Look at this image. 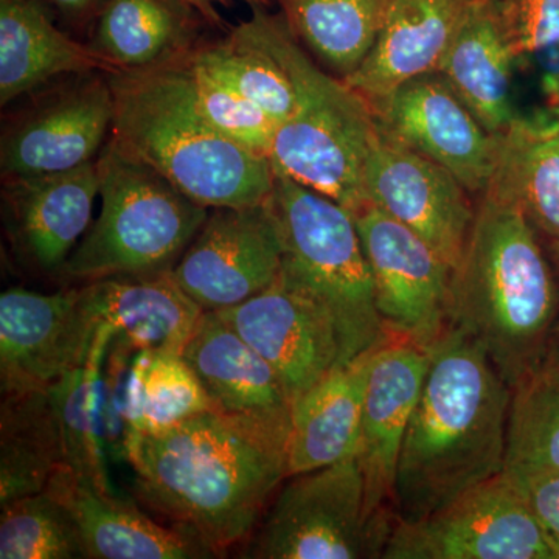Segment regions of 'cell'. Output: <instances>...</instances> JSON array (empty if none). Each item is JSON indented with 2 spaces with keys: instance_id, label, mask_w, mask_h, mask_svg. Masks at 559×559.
Segmentation results:
<instances>
[{
  "instance_id": "obj_1",
  "label": "cell",
  "mask_w": 559,
  "mask_h": 559,
  "mask_svg": "<svg viewBox=\"0 0 559 559\" xmlns=\"http://www.w3.org/2000/svg\"><path fill=\"white\" fill-rule=\"evenodd\" d=\"M290 414L210 411L130 437L135 496L216 557L248 540L288 479Z\"/></svg>"
},
{
  "instance_id": "obj_2",
  "label": "cell",
  "mask_w": 559,
  "mask_h": 559,
  "mask_svg": "<svg viewBox=\"0 0 559 559\" xmlns=\"http://www.w3.org/2000/svg\"><path fill=\"white\" fill-rule=\"evenodd\" d=\"M396 473V520L417 521L502 473L511 388L487 352L451 326L429 349Z\"/></svg>"
},
{
  "instance_id": "obj_3",
  "label": "cell",
  "mask_w": 559,
  "mask_h": 559,
  "mask_svg": "<svg viewBox=\"0 0 559 559\" xmlns=\"http://www.w3.org/2000/svg\"><path fill=\"white\" fill-rule=\"evenodd\" d=\"M558 323V282L538 231L488 189L477 198L468 245L452 274L450 325L473 337L513 388Z\"/></svg>"
},
{
  "instance_id": "obj_4",
  "label": "cell",
  "mask_w": 559,
  "mask_h": 559,
  "mask_svg": "<svg viewBox=\"0 0 559 559\" xmlns=\"http://www.w3.org/2000/svg\"><path fill=\"white\" fill-rule=\"evenodd\" d=\"M180 62L150 72H108L116 102L110 140L204 207L270 201L271 160L202 119Z\"/></svg>"
},
{
  "instance_id": "obj_5",
  "label": "cell",
  "mask_w": 559,
  "mask_h": 559,
  "mask_svg": "<svg viewBox=\"0 0 559 559\" xmlns=\"http://www.w3.org/2000/svg\"><path fill=\"white\" fill-rule=\"evenodd\" d=\"M288 72L296 94L271 151L275 176L325 194L355 212L367 204L364 171L380 134L377 114L358 92L307 53L282 14L253 7L242 21Z\"/></svg>"
},
{
  "instance_id": "obj_6",
  "label": "cell",
  "mask_w": 559,
  "mask_h": 559,
  "mask_svg": "<svg viewBox=\"0 0 559 559\" xmlns=\"http://www.w3.org/2000/svg\"><path fill=\"white\" fill-rule=\"evenodd\" d=\"M100 213L62 267L60 277L92 280L157 275L178 264L210 209L109 139L97 159Z\"/></svg>"
},
{
  "instance_id": "obj_7",
  "label": "cell",
  "mask_w": 559,
  "mask_h": 559,
  "mask_svg": "<svg viewBox=\"0 0 559 559\" xmlns=\"http://www.w3.org/2000/svg\"><path fill=\"white\" fill-rule=\"evenodd\" d=\"M271 204L285 248L280 277L330 312L341 366L388 342L352 210L283 176H275Z\"/></svg>"
},
{
  "instance_id": "obj_8",
  "label": "cell",
  "mask_w": 559,
  "mask_h": 559,
  "mask_svg": "<svg viewBox=\"0 0 559 559\" xmlns=\"http://www.w3.org/2000/svg\"><path fill=\"white\" fill-rule=\"evenodd\" d=\"M240 558H380L390 532L367 514L358 457L288 477Z\"/></svg>"
},
{
  "instance_id": "obj_9",
  "label": "cell",
  "mask_w": 559,
  "mask_h": 559,
  "mask_svg": "<svg viewBox=\"0 0 559 559\" xmlns=\"http://www.w3.org/2000/svg\"><path fill=\"white\" fill-rule=\"evenodd\" d=\"M385 559H558L516 484L500 473L417 521H395Z\"/></svg>"
},
{
  "instance_id": "obj_10",
  "label": "cell",
  "mask_w": 559,
  "mask_h": 559,
  "mask_svg": "<svg viewBox=\"0 0 559 559\" xmlns=\"http://www.w3.org/2000/svg\"><path fill=\"white\" fill-rule=\"evenodd\" d=\"M31 95L3 127L2 179L75 170L98 159L116 114L108 72L62 76Z\"/></svg>"
},
{
  "instance_id": "obj_11",
  "label": "cell",
  "mask_w": 559,
  "mask_h": 559,
  "mask_svg": "<svg viewBox=\"0 0 559 559\" xmlns=\"http://www.w3.org/2000/svg\"><path fill=\"white\" fill-rule=\"evenodd\" d=\"M390 337L429 349L450 329L452 267L429 242L377 205L353 212Z\"/></svg>"
},
{
  "instance_id": "obj_12",
  "label": "cell",
  "mask_w": 559,
  "mask_h": 559,
  "mask_svg": "<svg viewBox=\"0 0 559 559\" xmlns=\"http://www.w3.org/2000/svg\"><path fill=\"white\" fill-rule=\"evenodd\" d=\"M283 240L270 201L210 209L171 278L202 311L238 307L282 274Z\"/></svg>"
},
{
  "instance_id": "obj_13",
  "label": "cell",
  "mask_w": 559,
  "mask_h": 559,
  "mask_svg": "<svg viewBox=\"0 0 559 559\" xmlns=\"http://www.w3.org/2000/svg\"><path fill=\"white\" fill-rule=\"evenodd\" d=\"M98 323L81 288L39 294L24 288L0 296V389L24 395L49 389L90 358Z\"/></svg>"
},
{
  "instance_id": "obj_14",
  "label": "cell",
  "mask_w": 559,
  "mask_h": 559,
  "mask_svg": "<svg viewBox=\"0 0 559 559\" xmlns=\"http://www.w3.org/2000/svg\"><path fill=\"white\" fill-rule=\"evenodd\" d=\"M364 191L367 202L409 227L452 271L457 270L476 219L477 200L450 171L380 127L364 171Z\"/></svg>"
},
{
  "instance_id": "obj_15",
  "label": "cell",
  "mask_w": 559,
  "mask_h": 559,
  "mask_svg": "<svg viewBox=\"0 0 559 559\" xmlns=\"http://www.w3.org/2000/svg\"><path fill=\"white\" fill-rule=\"evenodd\" d=\"M373 110L382 131L450 171L476 200L488 190L499 139L439 72L406 81Z\"/></svg>"
},
{
  "instance_id": "obj_16",
  "label": "cell",
  "mask_w": 559,
  "mask_h": 559,
  "mask_svg": "<svg viewBox=\"0 0 559 559\" xmlns=\"http://www.w3.org/2000/svg\"><path fill=\"white\" fill-rule=\"evenodd\" d=\"M216 312L270 364L290 406L341 366L334 319L282 277L238 307Z\"/></svg>"
},
{
  "instance_id": "obj_17",
  "label": "cell",
  "mask_w": 559,
  "mask_h": 559,
  "mask_svg": "<svg viewBox=\"0 0 559 559\" xmlns=\"http://www.w3.org/2000/svg\"><path fill=\"white\" fill-rule=\"evenodd\" d=\"M430 353L390 337L374 349L367 377L358 457L366 481V506L377 527L392 532L396 473L412 414L417 407Z\"/></svg>"
},
{
  "instance_id": "obj_18",
  "label": "cell",
  "mask_w": 559,
  "mask_h": 559,
  "mask_svg": "<svg viewBox=\"0 0 559 559\" xmlns=\"http://www.w3.org/2000/svg\"><path fill=\"white\" fill-rule=\"evenodd\" d=\"M2 180L3 227L14 255L27 270L60 277L100 198L97 160L75 170Z\"/></svg>"
},
{
  "instance_id": "obj_19",
  "label": "cell",
  "mask_w": 559,
  "mask_h": 559,
  "mask_svg": "<svg viewBox=\"0 0 559 559\" xmlns=\"http://www.w3.org/2000/svg\"><path fill=\"white\" fill-rule=\"evenodd\" d=\"M518 70L503 0H471L437 72L496 138L521 114L514 100Z\"/></svg>"
},
{
  "instance_id": "obj_20",
  "label": "cell",
  "mask_w": 559,
  "mask_h": 559,
  "mask_svg": "<svg viewBox=\"0 0 559 559\" xmlns=\"http://www.w3.org/2000/svg\"><path fill=\"white\" fill-rule=\"evenodd\" d=\"M46 489L72 513L87 559L216 557L207 544L187 530L151 520L116 491H103L68 468L58 469Z\"/></svg>"
},
{
  "instance_id": "obj_21",
  "label": "cell",
  "mask_w": 559,
  "mask_h": 559,
  "mask_svg": "<svg viewBox=\"0 0 559 559\" xmlns=\"http://www.w3.org/2000/svg\"><path fill=\"white\" fill-rule=\"evenodd\" d=\"M471 0H390L373 49L345 83L371 108L401 84L439 70Z\"/></svg>"
},
{
  "instance_id": "obj_22",
  "label": "cell",
  "mask_w": 559,
  "mask_h": 559,
  "mask_svg": "<svg viewBox=\"0 0 559 559\" xmlns=\"http://www.w3.org/2000/svg\"><path fill=\"white\" fill-rule=\"evenodd\" d=\"M204 22L187 0H106L86 44L106 72H150L189 58Z\"/></svg>"
},
{
  "instance_id": "obj_23",
  "label": "cell",
  "mask_w": 559,
  "mask_h": 559,
  "mask_svg": "<svg viewBox=\"0 0 559 559\" xmlns=\"http://www.w3.org/2000/svg\"><path fill=\"white\" fill-rule=\"evenodd\" d=\"M80 288L95 322L132 353H182L204 312L176 285L170 272L92 280Z\"/></svg>"
},
{
  "instance_id": "obj_24",
  "label": "cell",
  "mask_w": 559,
  "mask_h": 559,
  "mask_svg": "<svg viewBox=\"0 0 559 559\" xmlns=\"http://www.w3.org/2000/svg\"><path fill=\"white\" fill-rule=\"evenodd\" d=\"M377 348L330 371L290 406L288 477L358 454L367 377Z\"/></svg>"
},
{
  "instance_id": "obj_25",
  "label": "cell",
  "mask_w": 559,
  "mask_h": 559,
  "mask_svg": "<svg viewBox=\"0 0 559 559\" xmlns=\"http://www.w3.org/2000/svg\"><path fill=\"white\" fill-rule=\"evenodd\" d=\"M98 70L106 72L87 44L55 25L46 0H0V105Z\"/></svg>"
},
{
  "instance_id": "obj_26",
  "label": "cell",
  "mask_w": 559,
  "mask_h": 559,
  "mask_svg": "<svg viewBox=\"0 0 559 559\" xmlns=\"http://www.w3.org/2000/svg\"><path fill=\"white\" fill-rule=\"evenodd\" d=\"M182 356L219 411L290 414L275 371L218 312H202Z\"/></svg>"
},
{
  "instance_id": "obj_27",
  "label": "cell",
  "mask_w": 559,
  "mask_h": 559,
  "mask_svg": "<svg viewBox=\"0 0 559 559\" xmlns=\"http://www.w3.org/2000/svg\"><path fill=\"white\" fill-rule=\"evenodd\" d=\"M498 139L488 189L516 205L549 242H559V112L520 114Z\"/></svg>"
},
{
  "instance_id": "obj_28",
  "label": "cell",
  "mask_w": 559,
  "mask_h": 559,
  "mask_svg": "<svg viewBox=\"0 0 559 559\" xmlns=\"http://www.w3.org/2000/svg\"><path fill=\"white\" fill-rule=\"evenodd\" d=\"M112 333L98 325L90 358L47 389L60 426L64 468L103 491L114 492L105 444L103 364Z\"/></svg>"
},
{
  "instance_id": "obj_29",
  "label": "cell",
  "mask_w": 559,
  "mask_h": 559,
  "mask_svg": "<svg viewBox=\"0 0 559 559\" xmlns=\"http://www.w3.org/2000/svg\"><path fill=\"white\" fill-rule=\"evenodd\" d=\"M61 468L64 450L47 389L5 395L0 412V507L44 491Z\"/></svg>"
},
{
  "instance_id": "obj_30",
  "label": "cell",
  "mask_w": 559,
  "mask_h": 559,
  "mask_svg": "<svg viewBox=\"0 0 559 559\" xmlns=\"http://www.w3.org/2000/svg\"><path fill=\"white\" fill-rule=\"evenodd\" d=\"M283 20L312 58L345 80L373 49L390 0H278Z\"/></svg>"
},
{
  "instance_id": "obj_31",
  "label": "cell",
  "mask_w": 559,
  "mask_h": 559,
  "mask_svg": "<svg viewBox=\"0 0 559 559\" xmlns=\"http://www.w3.org/2000/svg\"><path fill=\"white\" fill-rule=\"evenodd\" d=\"M559 471V323L538 359L511 388L502 473Z\"/></svg>"
},
{
  "instance_id": "obj_32",
  "label": "cell",
  "mask_w": 559,
  "mask_h": 559,
  "mask_svg": "<svg viewBox=\"0 0 559 559\" xmlns=\"http://www.w3.org/2000/svg\"><path fill=\"white\" fill-rule=\"evenodd\" d=\"M210 411L219 409L182 353L142 349L132 355L124 399L128 440L134 433L156 436Z\"/></svg>"
},
{
  "instance_id": "obj_33",
  "label": "cell",
  "mask_w": 559,
  "mask_h": 559,
  "mask_svg": "<svg viewBox=\"0 0 559 559\" xmlns=\"http://www.w3.org/2000/svg\"><path fill=\"white\" fill-rule=\"evenodd\" d=\"M190 60L260 106L278 127L293 114L296 94L288 72L242 22L221 43L200 44Z\"/></svg>"
},
{
  "instance_id": "obj_34",
  "label": "cell",
  "mask_w": 559,
  "mask_h": 559,
  "mask_svg": "<svg viewBox=\"0 0 559 559\" xmlns=\"http://www.w3.org/2000/svg\"><path fill=\"white\" fill-rule=\"evenodd\" d=\"M0 558L87 559V555L68 507L44 489L2 506Z\"/></svg>"
},
{
  "instance_id": "obj_35",
  "label": "cell",
  "mask_w": 559,
  "mask_h": 559,
  "mask_svg": "<svg viewBox=\"0 0 559 559\" xmlns=\"http://www.w3.org/2000/svg\"><path fill=\"white\" fill-rule=\"evenodd\" d=\"M180 64L191 100L202 119L207 120L224 138L270 159L278 124L260 106L210 75L190 57Z\"/></svg>"
},
{
  "instance_id": "obj_36",
  "label": "cell",
  "mask_w": 559,
  "mask_h": 559,
  "mask_svg": "<svg viewBox=\"0 0 559 559\" xmlns=\"http://www.w3.org/2000/svg\"><path fill=\"white\" fill-rule=\"evenodd\" d=\"M520 70L535 80L544 108L559 112V0H503Z\"/></svg>"
},
{
  "instance_id": "obj_37",
  "label": "cell",
  "mask_w": 559,
  "mask_h": 559,
  "mask_svg": "<svg viewBox=\"0 0 559 559\" xmlns=\"http://www.w3.org/2000/svg\"><path fill=\"white\" fill-rule=\"evenodd\" d=\"M506 474V473H503ZM559 559V471L511 477Z\"/></svg>"
},
{
  "instance_id": "obj_38",
  "label": "cell",
  "mask_w": 559,
  "mask_h": 559,
  "mask_svg": "<svg viewBox=\"0 0 559 559\" xmlns=\"http://www.w3.org/2000/svg\"><path fill=\"white\" fill-rule=\"evenodd\" d=\"M46 2L50 3L66 21H69V24L90 28L106 0H46Z\"/></svg>"
},
{
  "instance_id": "obj_39",
  "label": "cell",
  "mask_w": 559,
  "mask_h": 559,
  "mask_svg": "<svg viewBox=\"0 0 559 559\" xmlns=\"http://www.w3.org/2000/svg\"><path fill=\"white\" fill-rule=\"evenodd\" d=\"M191 7H194L205 21L212 22V24H218L219 14L215 9V3L227 2V0H187ZM242 2H248L252 7L263 5L264 0H242Z\"/></svg>"
},
{
  "instance_id": "obj_40",
  "label": "cell",
  "mask_w": 559,
  "mask_h": 559,
  "mask_svg": "<svg viewBox=\"0 0 559 559\" xmlns=\"http://www.w3.org/2000/svg\"><path fill=\"white\" fill-rule=\"evenodd\" d=\"M549 249L551 253V259H554L555 264H557L559 272V242H549Z\"/></svg>"
}]
</instances>
